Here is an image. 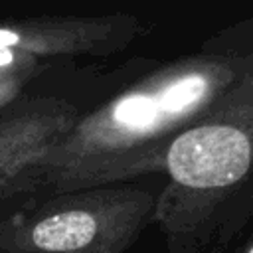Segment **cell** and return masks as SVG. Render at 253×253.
<instances>
[{
	"label": "cell",
	"mask_w": 253,
	"mask_h": 253,
	"mask_svg": "<svg viewBox=\"0 0 253 253\" xmlns=\"http://www.w3.org/2000/svg\"><path fill=\"white\" fill-rule=\"evenodd\" d=\"M249 253H253V247H251V249H249Z\"/></svg>",
	"instance_id": "cell-7"
},
{
	"label": "cell",
	"mask_w": 253,
	"mask_h": 253,
	"mask_svg": "<svg viewBox=\"0 0 253 253\" xmlns=\"http://www.w3.org/2000/svg\"><path fill=\"white\" fill-rule=\"evenodd\" d=\"M249 158V140L237 128L200 126L174 140L168 150V168L184 186L221 188L247 172Z\"/></svg>",
	"instance_id": "cell-1"
},
{
	"label": "cell",
	"mask_w": 253,
	"mask_h": 253,
	"mask_svg": "<svg viewBox=\"0 0 253 253\" xmlns=\"http://www.w3.org/2000/svg\"><path fill=\"white\" fill-rule=\"evenodd\" d=\"M12 61V53L6 47H0V65H8Z\"/></svg>",
	"instance_id": "cell-6"
},
{
	"label": "cell",
	"mask_w": 253,
	"mask_h": 253,
	"mask_svg": "<svg viewBox=\"0 0 253 253\" xmlns=\"http://www.w3.org/2000/svg\"><path fill=\"white\" fill-rule=\"evenodd\" d=\"M206 91V81L200 75H190L184 77L180 81H176L174 85H170L160 97V109L162 115H176L180 111H184L186 107H190L194 101H198Z\"/></svg>",
	"instance_id": "cell-4"
},
{
	"label": "cell",
	"mask_w": 253,
	"mask_h": 253,
	"mask_svg": "<svg viewBox=\"0 0 253 253\" xmlns=\"http://www.w3.org/2000/svg\"><path fill=\"white\" fill-rule=\"evenodd\" d=\"M95 219L85 211H65L40 221L32 239L43 251H73L87 245L95 235Z\"/></svg>",
	"instance_id": "cell-2"
},
{
	"label": "cell",
	"mask_w": 253,
	"mask_h": 253,
	"mask_svg": "<svg viewBox=\"0 0 253 253\" xmlns=\"http://www.w3.org/2000/svg\"><path fill=\"white\" fill-rule=\"evenodd\" d=\"M18 42V36L14 32H8V30H0V47H8L12 43Z\"/></svg>",
	"instance_id": "cell-5"
},
{
	"label": "cell",
	"mask_w": 253,
	"mask_h": 253,
	"mask_svg": "<svg viewBox=\"0 0 253 253\" xmlns=\"http://www.w3.org/2000/svg\"><path fill=\"white\" fill-rule=\"evenodd\" d=\"M162 115L158 97L132 95L123 99L115 109V121L130 128H146Z\"/></svg>",
	"instance_id": "cell-3"
}]
</instances>
